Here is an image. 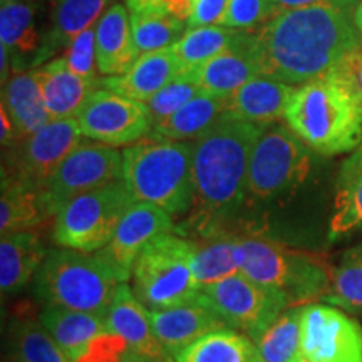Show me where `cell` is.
Listing matches in <instances>:
<instances>
[{"mask_svg": "<svg viewBox=\"0 0 362 362\" xmlns=\"http://www.w3.org/2000/svg\"><path fill=\"white\" fill-rule=\"evenodd\" d=\"M362 51V34L349 11L312 6L280 12L255 30L260 72L297 86L314 81Z\"/></svg>", "mask_w": 362, "mask_h": 362, "instance_id": "obj_1", "label": "cell"}, {"mask_svg": "<svg viewBox=\"0 0 362 362\" xmlns=\"http://www.w3.org/2000/svg\"><path fill=\"white\" fill-rule=\"evenodd\" d=\"M267 126L225 112L193 143V202L188 232L205 237L223 225L247 202L248 163Z\"/></svg>", "mask_w": 362, "mask_h": 362, "instance_id": "obj_2", "label": "cell"}, {"mask_svg": "<svg viewBox=\"0 0 362 362\" xmlns=\"http://www.w3.org/2000/svg\"><path fill=\"white\" fill-rule=\"evenodd\" d=\"M347 59L296 88L285 107V126L317 155H342L362 144V90Z\"/></svg>", "mask_w": 362, "mask_h": 362, "instance_id": "obj_3", "label": "cell"}, {"mask_svg": "<svg viewBox=\"0 0 362 362\" xmlns=\"http://www.w3.org/2000/svg\"><path fill=\"white\" fill-rule=\"evenodd\" d=\"M123 151L121 180L136 202L183 215L193 202V144L148 136Z\"/></svg>", "mask_w": 362, "mask_h": 362, "instance_id": "obj_4", "label": "cell"}, {"mask_svg": "<svg viewBox=\"0 0 362 362\" xmlns=\"http://www.w3.org/2000/svg\"><path fill=\"white\" fill-rule=\"evenodd\" d=\"M238 272L279 292L288 309L322 300L330 269L319 257L264 235H237Z\"/></svg>", "mask_w": 362, "mask_h": 362, "instance_id": "obj_5", "label": "cell"}, {"mask_svg": "<svg viewBox=\"0 0 362 362\" xmlns=\"http://www.w3.org/2000/svg\"><path fill=\"white\" fill-rule=\"evenodd\" d=\"M119 280L98 255L54 248L34 277L35 297L44 305L106 315Z\"/></svg>", "mask_w": 362, "mask_h": 362, "instance_id": "obj_6", "label": "cell"}, {"mask_svg": "<svg viewBox=\"0 0 362 362\" xmlns=\"http://www.w3.org/2000/svg\"><path fill=\"white\" fill-rule=\"evenodd\" d=\"M314 151L285 124L262 131L248 163L247 202L288 200L309 180Z\"/></svg>", "mask_w": 362, "mask_h": 362, "instance_id": "obj_7", "label": "cell"}, {"mask_svg": "<svg viewBox=\"0 0 362 362\" xmlns=\"http://www.w3.org/2000/svg\"><path fill=\"white\" fill-rule=\"evenodd\" d=\"M189 238L161 233L149 240L134 262L133 292L148 310H165L188 304L200 292L192 269Z\"/></svg>", "mask_w": 362, "mask_h": 362, "instance_id": "obj_8", "label": "cell"}, {"mask_svg": "<svg viewBox=\"0 0 362 362\" xmlns=\"http://www.w3.org/2000/svg\"><path fill=\"white\" fill-rule=\"evenodd\" d=\"M136 203L123 180L90 189L56 215L52 238L59 247L86 253L103 250Z\"/></svg>", "mask_w": 362, "mask_h": 362, "instance_id": "obj_9", "label": "cell"}, {"mask_svg": "<svg viewBox=\"0 0 362 362\" xmlns=\"http://www.w3.org/2000/svg\"><path fill=\"white\" fill-rule=\"evenodd\" d=\"M198 300L210 307L226 327L245 334L253 342L259 341L282 312L288 309L279 292L253 282L240 272L202 287Z\"/></svg>", "mask_w": 362, "mask_h": 362, "instance_id": "obj_10", "label": "cell"}, {"mask_svg": "<svg viewBox=\"0 0 362 362\" xmlns=\"http://www.w3.org/2000/svg\"><path fill=\"white\" fill-rule=\"evenodd\" d=\"M121 175L123 153L115 146L83 139L40 192L45 215L56 216L74 198L121 180Z\"/></svg>", "mask_w": 362, "mask_h": 362, "instance_id": "obj_11", "label": "cell"}, {"mask_svg": "<svg viewBox=\"0 0 362 362\" xmlns=\"http://www.w3.org/2000/svg\"><path fill=\"white\" fill-rule=\"evenodd\" d=\"M81 141L83 133L76 117L51 121L34 134L7 148L2 176L21 181L40 193Z\"/></svg>", "mask_w": 362, "mask_h": 362, "instance_id": "obj_12", "label": "cell"}, {"mask_svg": "<svg viewBox=\"0 0 362 362\" xmlns=\"http://www.w3.org/2000/svg\"><path fill=\"white\" fill-rule=\"evenodd\" d=\"M83 136L107 146H128L149 136L155 126L146 103L121 96L106 88L90 93L76 116Z\"/></svg>", "mask_w": 362, "mask_h": 362, "instance_id": "obj_13", "label": "cell"}, {"mask_svg": "<svg viewBox=\"0 0 362 362\" xmlns=\"http://www.w3.org/2000/svg\"><path fill=\"white\" fill-rule=\"evenodd\" d=\"M300 356L307 362H362V325L339 307L307 304L302 310Z\"/></svg>", "mask_w": 362, "mask_h": 362, "instance_id": "obj_14", "label": "cell"}, {"mask_svg": "<svg viewBox=\"0 0 362 362\" xmlns=\"http://www.w3.org/2000/svg\"><path fill=\"white\" fill-rule=\"evenodd\" d=\"M175 230L173 216L160 206L136 202L121 220L115 237L96 255L115 272L119 282H128L133 275L136 259L149 240Z\"/></svg>", "mask_w": 362, "mask_h": 362, "instance_id": "obj_15", "label": "cell"}, {"mask_svg": "<svg viewBox=\"0 0 362 362\" xmlns=\"http://www.w3.org/2000/svg\"><path fill=\"white\" fill-rule=\"evenodd\" d=\"M107 332L123 337L136 354L151 362H175L171 356L165 352L160 341L153 330L149 312L128 282H121L117 287L115 300L106 314Z\"/></svg>", "mask_w": 362, "mask_h": 362, "instance_id": "obj_16", "label": "cell"}, {"mask_svg": "<svg viewBox=\"0 0 362 362\" xmlns=\"http://www.w3.org/2000/svg\"><path fill=\"white\" fill-rule=\"evenodd\" d=\"M148 312L156 339L173 359L198 339L226 327L223 320L210 307L198 300V297L188 304Z\"/></svg>", "mask_w": 362, "mask_h": 362, "instance_id": "obj_17", "label": "cell"}, {"mask_svg": "<svg viewBox=\"0 0 362 362\" xmlns=\"http://www.w3.org/2000/svg\"><path fill=\"white\" fill-rule=\"evenodd\" d=\"M183 66L173 47L141 54L128 71L119 76L99 79V88H106L134 101L148 103L158 90L181 74Z\"/></svg>", "mask_w": 362, "mask_h": 362, "instance_id": "obj_18", "label": "cell"}, {"mask_svg": "<svg viewBox=\"0 0 362 362\" xmlns=\"http://www.w3.org/2000/svg\"><path fill=\"white\" fill-rule=\"evenodd\" d=\"M202 93L218 98H230L243 84L262 74L255 56V30L242 44L192 71Z\"/></svg>", "mask_w": 362, "mask_h": 362, "instance_id": "obj_19", "label": "cell"}, {"mask_svg": "<svg viewBox=\"0 0 362 362\" xmlns=\"http://www.w3.org/2000/svg\"><path fill=\"white\" fill-rule=\"evenodd\" d=\"M33 71L51 121L78 116L86 99L99 88V79L89 81L74 74L62 56L54 57L47 64Z\"/></svg>", "mask_w": 362, "mask_h": 362, "instance_id": "obj_20", "label": "cell"}, {"mask_svg": "<svg viewBox=\"0 0 362 362\" xmlns=\"http://www.w3.org/2000/svg\"><path fill=\"white\" fill-rule=\"evenodd\" d=\"M296 86L259 74L226 99V112L243 121L270 126L284 119Z\"/></svg>", "mask_w": 362, "mask_h": 362, "instance_id": "obj_21", "label": "cell"}, {"mask_svg": "<svg viewBox=\"0 0 362 362\" xmlns=\"http://www.w3.org/2000/svg\"><path fill=\"white\" fill-rule=\"evenodd\" d=\"M362 232V144L339 168L329 218V242H339Z\"/></svg>", "mask_w": 362, "mask_h": 362, "instance_id": "obj_22", "label": "cell"}, {"mask_svg": "<svg viewBox=\"0 0 362 362\" xmlns=\"http://www.w3.org/2000/svg\"><path fill=\"white\" fill-rule=\"evenodd\" d=\"M129 11L115 4L96 24L98 69L103 76H119L139 57L131 29Z\"/></svg>", "mask_w": 362, "mask_h": 362, "instance_id": "obj_23", "label": "cell"}, {"mask_svg": "<svg viewBox=\"0 0 362 362\" xmlns=\"http://www.w3.org/2000/svg\"><path fill=\"white\" fill-rule=\"evenodd\" d=\"M37 8L33 2H6L0 7V45L11 56L12 74L35 67L44 35L35 24Z\"/></svg>", "mask_w": 362, "mask_h": 362, "instance_id": "obj_24", "label": "cell"}, {"mask_svg": "<svg viewBox=\"0 0 362 362\" xmlns=\"http://www.w3.org/2000/svg\"><path fill=\"white\" fill-rule=\"evenodd\" d=\"M110 0H56L51 29L44 35L35 67L47 64L57 52H66L72 40L98 24Z\"/></svg>", "mask_w": 362, "mask_h": 362, "instance_id": "obj_25", "label": "cell"}, {"mask_svg": "<svg viewBox=\"0 0 362 362\" xmlns=\"http://www.w3.org/2000/svg\"><path fill=\"white\" fill-rule=\"evenodd\" d=\"M45 245L30 230L4 235L0 242V291L2 296L21 292L37 274L47 257Z\"/></svg>", "mask_w": 362, "mask_h": 362, "instance_id": "obj_26", "label": "cell"}, {"mask_svg": "<svg viewBox=\"0 0 362 362\" xmlns=\"http://www.w3.org/2000/svg\"><path fill=\"white\" fill-rule=\"evenodd\" d=\"M39 320L72 362L83 354L93 339L107 332L106 315L64 307L45 305Z\"/></svg>", "mask_w": 362, "mask_h": 362, "instance_id": "obj_27", "label": "cell"}, {"mask_svg": "<svg viewBox=\"0 0 362 362\" xmlns=\"http://www.w3.org/2000/svg\"><path fill=\"white\" fill-rule=\"evenodd\" d=\"M2 106L11 115L19 139L51 123L34 71L13 72L2 84Z\"/></svg>", "mask_w": 362, "mask_h": 362, "instance_id": "obj_28", "label": "cell"}, {"mask_svg": "<svg viewBox=\"0 0 362 362\" xmlns=\"http://www.w3.org/2000/svg\"><path fill=\"white\" fill-rule=\"evenodd\" d=\"M226 99L228 98L200 93L165 121L153 126L149 136L158 139H171V141H189L200 138L225 115Z\"/></svg>", "mask_w": 362, "mask_h": 362, "instance_id": "obj_29", "label": "cell"}, {"mask_svg": "<svg viewBox=\"0 0 362 362\" xmlns=\"http://www.w3.org/2000/svg\"><path fill=\"white\" fill-rule=\"evenodd\" d=\"M192 242V269L198 285L216 284L230 275L238 274L237 235L215 233L205 237H193Z\"/></svg>", "mask_w": 362, "mask_h": 362, "instance_id": "obj_30", "label": "cell"}, {"mask_svg": "<svg viewBox=\"0 0 362 362\" xmlns=\"http://www.w3.org/2000/svg\"><path fill=\"white\" fill-rule=\"evenodd\" d=\"M252 30H237L223 25H206L188 29L173 45L183 71L192 72L235 45L242 44Z\"/></svg>", "mask_w": 362, "mask_h": 362, "instance_id": "obj_31", "label": "cell"}, {"mask_svg": "<svg viewBox=\"0 0 362 362\" xmlns=\"http://www.w3.org/2000/svg\"><path fill=\"white\" fill-rule=\"evenodd\" d=\"M175 362H259L255 342L223 327L206 334L175 357Z\"/></svg>", "mask_w": 362, "mask_h": 362, "instance_id": "obj_32", "label": "cell"}, {"mask_svg": "<svg viewBox=\"0 0 362 362\" xmlns=\"http://www.w3.org/2000/svg\"><path fill=\"white\" fill-rule=\"evenodd\" d=\"M47 218L40 193L21 181L2 176L0 197V233L8 235L34 228Z\"/></svg>", "mask_w": 362, "mask_h": 362, "instance_id": "obj_33", "label": "cell"}, {"mask_svg": "<svg viewBox=\"0 0 362 362\" xmlns=\"http://www.w3.org/2000/svg\"><path fill=\"white\" fill-rule=\"evenodd\" d=\"M136 51L141 54L170 49L187 33V24L170 16L161 4L129 12Z\"/></svg>", "mask_w": 362, "mask_h": 362, "instance_id": "obj_34", "label": "cell"}, {"mask_svg": "<svg viewBox=\"0 0 362 362\" xmlns=\"http://www.w3.org/2000/svg\"><path fill=\"white\" fill-rule=\"evenodd\" d=\"M302 307L282 312L274 325L255 342L259 362H293L300 357Z\"/></svg>", "mask_w": 362, "mask_h": 362, "instance_id": "obj_35", "label": "cell"}, {"mask_svg": "<svg viewBox=\"0 0 362 362\" xmlns=\"http://www.w3.org/2000/svg\"><path fill=\"white\" fill-rule=\"evenodd\" d=\"M17 362H72L40 320L19 317L12 325Z\"/></svg>", "mask_w": 362, "mask_h": 362, "instance_id": "obj_36", "label": "cell"}, {"mask_svg": "<svg viewBox=\"0 0 362 362\" xmlns=\"http://www.w3.org/2000/svg\"><path fill=\"white\" fill-rule=\"evenodd\" d=\"M322 302L352 315H362V264L342 260L341 265L330 270Z\"/></svg>", "mask_w": 362, "mask_h": 362, "instance_id": "obj_37", "label": "cell"}, {"mask_svg": "<svg viewBox=\"0 0 362 362\" xmlns=\"http://www.w3.org/2000/svg\"><path fill=\"white\" fill-rule=\"evenodd\" d=\"M202 93L200 86H198L197 79H194L193 72H181L176 78L163 88L161 90L153 96L146 103V106L151 111L153 121L161 123L166 117H170L173 112H176L180 107L192 101Z\"/></svg>", "mask_w": 362, "mask_h": 362, "instance_id": "obj_38", "label": "cell"}, {"mask_svg": "<svg viewBox=\"0 0 362 362\" xmlns=\"http://www.w3.org/2000/svg\"><path fill=\"white\" fill-rule=\"evenodd\" d=\"M277 16L272 0H228L221 25L237 30H259Z\"/></svg>", "mask_w": 362, "mask_h": 362, "instance_id": "obj_39", "label": "cell"}, {"mask_svg": "<svg viewBox=\"0 0 362 362\" xmlns=\"http://www.w3.org/2000/svg\"><path fill=\"white\" fill-rule=\"evenodd\" d=\"M66 66L81 76V78L89 81H98V56H96V25L84 30L78 37L72 40L66 52L62 54Z\"/></svg>", "mask_w": 362, "mask_h": 362, "instance_id": "obj_40", "label": "cell"}, {"mask_svg": "<svg viewBox=\"0 0 362 362\" xmlns=\"http://www.w3.org/2000/svg\"><path fill=\"white\" fill-rule=\"evenodd\" d=\"M141 359L144 357L136 354L123 337L104 332L93 339L74 362H139Z\"/></svg>", "mask_w": 362, "mask_h": 362, "instance_id": "obj_41", "label": "cell"}, {"mask_svg": "<svg viewBox=\"0 0 362 362\" xmlns=\"http://www.w3.org/2000/svg\"><path fill=\"white\" fill-rule=\"evenodd\" d=\"M228 0H192V16L188 29L206 25H221Z\"/></svg>", "mask_w": 362, "mask_h": 362, "instance_id": "obj_42", "label": "cell"}, {"mask_svg": "<svg viewBox=\"0 0 362 362\" xmlns=\"http://www.w3.org/2000/svg\"><path fill=\"white\" fill-rule=\"evenodd\" d=\"M272 2H274L275 12L277 13L292 11V8H304L312 6H336L346 8V11L357 7L356 0H272Z\"/></svg>", "mask_w": 362, "mask_h": 362, "instance_id": "obj_43", "label": "cell"}, {"mask_svg": "<svg viewBox=\"0 0 362 362\" xmlns=\"http://www.w3.org/2000/svg\"><path fill=\"white\" fill-rule=\"evenodd\" d=\"M17 141H19V134H17L16 124H13L12 117L6 107L0 104V143H2V148H11Z\"/></svg>", "mask_w": 362, "mask_h": 362, "instance_id": "obj_44", "label": "cell"}, {"mask_svg": "<svg viewBox=\"0 0 362 362\" xmlns=\"http://www.w3.org/2000/svg\"><path fill=\"white\" fill-rule=\"evenodd\" d=\"M158 4H161L170 16L188 25L189 16H192V0H160Z\"/></svg>", "mask_w": 362, "mask_h": 362, "instance_id": "obj_45", "label": "cell"}, {"mask_svg": "<svg viewBox=\"0 0 362 362\" xmlns=\"http://www.w3.org/2000/svg\"><path fill=\"white\" fill-rule=\"evenodd\" d=\"M347 61H349V66L352 67V71H354L357 83H359L361 90H362V51L354 52L349 59H347Z\"/></svg>", "mask_w": 362, "mask_h": 362, "instance_id": "obj_46", "label": "cell"}, {"mask_svg": "<svg viewBox=\"0 0 362 362\" xmlns=\"http://www.w3.org/2000/svg\"><path fill=\"white\" fill-rule=\"evenodd\" d=\"M160 0H126V6H128L129 12H138L144 11V8L156 6Z\"/></svg>", "mask_w": 362, "mask_h": 362, "instance_id": "obj_47", "label": "cell"}, {"mask_svg": "<svg viewBox=\"0 0 362 362\" xmlns=\"http://www.w3.org/2000/svg\"><path fill=\"white\" fill-rule=\"evenodd\" d=\"M342 260L357 262V264H362V242L357 243V245H354V247H351L349 250L344 252Z\"/></svg>", "mask_w": 362, "mask_h": 362, "instance_id": "obj_48", "label": "cell"}, {"mask_svg": "<svg viewBox=\"0 0 362 362\" xmlns=\"http://www.w3.org/2000/svg\"><path fill=\"white\" fill-rule=\"evenodd\" d=\"M352 17H354L357 29H359V33L362 34V0L359 4H357V7L354 8V13H352Z\"/></svg>", "mask_w": 362, "mask_h": 362, "instance_id": "obj_49", "label": "cell"}, {"mask_svg": "<svg viewBox=\"0 0 362 362\" xmlns=\"http://www.w3.org/2000/svg\"><path fill=\"white\" fill-rule=\"evenodd\" d=\"M6 2H29V0H2V4Z\"/></svg>", "mask_w": 362, "mask_h": 362, "instance_id": "obj_50", "label": "cell"}, {"mask_svg": "<svg viewBox=\"0 0 362 362\" xmlns=\"http://www.w3.org/2000/svg\"><path fill=\"white\" fill-rule=\"evenodd\" d=\"M293 362H307V361L304 359V357H302V356H300V357H298V359H297V361H293Z\"/></svg>", "mask_w": 362, "mask_h": 362, "instance_id": "obj_51", "label": "cell"}]
</instances>
